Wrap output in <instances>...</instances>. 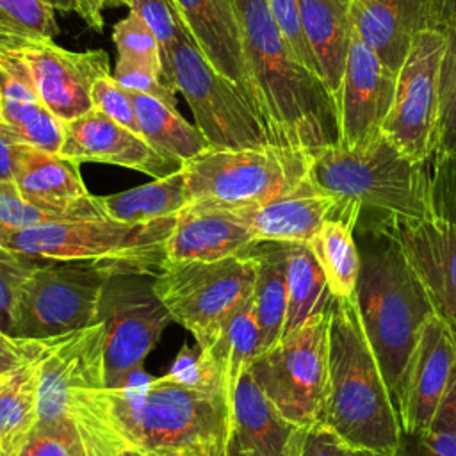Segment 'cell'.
<instances>
[{
    "mask_svg": "<svg viewBox=\"0 0 456 456\" xmlns=\"http://www.w3.org/2000/svg\"><path fill=\"white\" fill-rule=\"evenodd\" d=\"M75 403L146 449L171 456H228L232 404L223 385L192 387L137 369L119 387L84 392Z\"/></svg>",
    "mask_w": 456,
    "mask_h": 456,
    "instance_id": "obj_1",
    "label": "cell"
},
{
    "mask_svg": "<svg viewBox=\"0 0 456 456\" xmlns=\"http://www.w3.org/2000/svg\"><path fill=\"white\" fill-rule=\"evenodd\" d=\"M255 110L271 144L317 151L338 142L337 102L281 34L267 0H233Z\"/></svg>",
    "mask_w": 456,
    "mask_h": 456,
    "instance_id": "obj_2",
    "label": "cell"
},
{
    "mask_svg": "<svg viewBox=\"0 0 456 456\" xmlns=\"http://www.w3.org/2000/svg\"><path fill=\"white\" fill-rule=\"evenodd\" d=\"M354 232L360 249L354 303L395 408L411 353L436 312L401 246L372 217L360 214Z\"/></svg>",
    "mask_w": 456,
    "mask_h": 456,
    "instance_id": "obj_3",
    "label": "cell"
},
{
    "mask_svg": "<svg viewBox=\"0 0 456 456\" xmlns=\"http://www.w3.org/2000/svg\"><path fill=\"white\" fill-rule=\"evenodd\" d=\"M330 383L322 422L349 447L395 454L401 424L354 297H331Z\"/></svg>",
    "mask_w": 456,
    "mask_h": 456,
    "instance_id": "obj_4",
    "label": "cell"
},
{
    "mask_svg": "<svg viewBox=\"0 0 456 456\" xmlns=\"http://www.w3.org/2000/svg\"><path fill=\"white\" fill-rule=\"evenodd\" d=\"M308 180L362 210L433 217L426 162L410 159L383 130L356 146L331 144L314 151Z\"/></svg>",
    "mask_w": 456,
    "mask_h": 456,
    "instance_id": "obj_5",
    "label": "cell"
},
{
    "mask_svg": "<svg viewBox=\"0 0 456 456\" xmlns=\"http://www.w3.org/2000/svg\"><path fill=\"white\" fill-rule=\"evenodd\" d=\"M176 217L150 223H123L105 216L64 219L0 232V246L37 258L87 260L155 276L166 260L164 248Z\"/></svg>",
    "mask_w": 456,
    "mask_h": 456,
    "instance_id": "obj_6",
    "label": "cell"
},
{
    "mask_svg": "<svg viewBox=\"0 0 456 456\" xmlns=\"http://www.w3.org/2000/svg\"><path fill=\"white\" fill-rule=\"evenodd\" d=\"M256 260L251 249L212 262L164 260L153 289L173 322L182 324L207 353L230 317L251 297Z\"/></svg>",
    "mask_w": 456,
    "mask_h": 456,
    "instance_id": "obj_7",
    "label": "cell"
},
{
    "mask_svg": "<svg viewBox=\"0 0 456 456\" xmlns=\"http://www.w3.org/2000/svg\"><path fill=\"white\" fill-rule=\"evenodd\" d=\"M310 159V151L278 144L246 150L208 148L183 164L191 205H260L305 182Z\"/></svg>",
    "mask_w": 456,
    "mask_h": 456,
    "instance_id": "obj_8",
    "label": "cell"
},
{
    "mask_svg": "<svg viewBox=\"0 0 456 456\" xmlns=\"http://www.w3.org/2000/svg\"><path fill=\"white\" fill-rule=\"evenodd\" d=\"M121 271L128 269L87 260L39 258L18 292L9 337L41 338L96 322L103 290L110 276Z\"/></svg>",
    "mask_w": 456,
    "mask_h": 456,
    "instance_id": "obj_9",
    "label": "cell"
},
{
    "mask_svg": "<svg viewBox=\"0 0 456 456\" xmlns=\"http://www.w3.org/2000/svg\"><path fill=\"white\" fill-rule=\"evenodd\" d=\"M249 370L289 420L303 428L322 422L330 383L328 310L310 317L262 351Z\"/></svg>",
    "mask_w": 456,
    "mask_h": 456,
    "instance_id": "obj_10",
    "label": "cell"
},
{
    "mask_svg": "<svg viewBox=\"0 0 456 456\" xmlns=\"http://www.w3.org/2000/svg\"><path fill=\"white\" fill-rule=\"evenodd\" d=\"M167 77L185 98L210 148L246 150L271 144L246 93L207 61L191 34L176 41Z\"/></svg>",
    "mask_w": 456,
    "mask_h": 456,
    "instance_id": "obj_11",
    "label": "cell"
},
{
    "mask_svg": "<svg viewBox=\"0 0 456 456\" xmlns=\"http://www.w3.org/2000/svg\"><path fill=\"white\" fill-rule=\"evenodd\" d=\"M23 360L37 376V419L69 417L73 401L89 390L105 388V324L89 326L41 338H14Z\"/></svg>",
    "mask_w": 456,
    "mask_h": 456,
    "instance_id": "obj_12",
    "label": "cell"
},
{
    "mask_svg": "<svg viewBox=\"0 0 456 456\" xmlns=\"http://www.w3.org/2000/svg\"><path fill=\"white\" fill-rule=\"evenodd\" d=\"M105 324V387H119L159 344L173 321L153 289V274L114 273L100 301Z\"/></svg>",
    "mask_w": 456,
    "mask_h": 456,
    "instance_id": "obj_13",
    "label": "cell"
},
{
    "mask_svg": "<svg viewBox=\"0 0 456 456\" xmlns=\"http://www.w3.org/2000/svg\"><path fill=\"white\" fill-rule=\"evenodd\" d=\"M445 50L444 28L419 32L397 71L394 102L381 130L415 162L436 150L438 82Z\"/></svg>",
    "mask_w": 456,
    "mask_h": 456,
    "instance_id": "obj_14",
    "label": "cell"
},
{
    "mask_svg": "<svg viewBox=\"0 0 456 456\" xmlns=\"http://www.w3.org/2000/svg\"><path fill=\"white\" fill-rule=\"evenodd\" d=\"M4 52L16 59L39 100L62 123L93 109V84L109 75V55L103 50L71 52L52 41H37Z\"/></svg>",
    "mask_w": 456,
    "mask_h": 456,
    "instance_id": "obj_15",
    "label": "cell"
},
{
    "mask_svg": "<svg viewBox=\"0 0 456 456\" xmlns=\"http://www.w3.org/2000/svg\"><path fill=\"white\" fill-rule=\"evenodd\" d=\"M376 224L403 249L433 308L456 335V224L372 212Z\"/></svg>",
    "mask_w": 456,
    "mask_h": 456,
    "instance_id": "obj_16",
    "label": "cell"
},
{
    "mask_svg": "<svg viewBox=\"0 0 456 456\" xmlns=\"http://www.w3.org/2000/svg\"><path fill=\"white\" fill-rule=\"evenodd\" d=\"M397 73L353 30L346 69L335 96L338 112V142L356 146L381 132L394 102Z\"/></svg>",
    "mask_w": 456,
    "mask_h": 456,
    "instance_id": "obj_17",
    "label": "cell"
},
{
    "mask_svg": "<svg viewBox=\"0 0 456 456\" xmlns=\"http://www.w3.org/2000/svg\"><path fill=\"white\" fill-rule=\"evenodd\" d=\"M456 378V335L438 315L424 326L395 403L404 433L422 435Z\"/></svg>",
    "mask_w": 456,
    "mask_h": 456,
    "instance_id": "obj_18",
    "label": "cell"
},
{
    "mask_svg": "<svg viewBox=\"0 0 456 456\" xmlns=\"http://www.w3.org/2000/svg\"><path fill=\"white\" fill-rule=\"evenodd\" d=\"M64 141L59 155L75 162H103L146 173L153 178L178 171L180 160L164 157L144 137L91 109L64 121Z\"/></svg>",
    "mask_w": 456,
    "mask_h": 456,
    "instance_id": "obj_19",
    "label": "cell"
},
{
    "mask_svg": "<svg viewBox=\"0 0 456 456\" xmlns=\"http://www.w3.org/2000/svg\"><path fill=\"white\" fill-rule=\"evenodd\" d=\"M78 162L28 144H18L12 182L30 203L59 212L68 219L102 217L98 196L80 176Z\"/></svg>",
    "mask_w": 456,
    "mask_h": 456,
    "instance_id": "obj_20",
    "label": "cell"
},
{
    "mask_svg": "<svg viewBox=\"0 0 456 456\" xmlns=\"http://www.w3.org/2000/svg\"><path fill=\"white\" fill-rule=\"evenodd\" d=\"M354 201L315 187L308 178L292 191L260 205L230 208L249 228L256 242L308 244L321 226Z\"/></svg>",
    "mask_w": 456,
    "mask_h": 456,
    "instance_id": "obj_21",
    "label": "cell"
},
{
    "mask_svg": "<svg viewBox=\"0 0 456 456\" xmlns=\"http://www.w3.org/2000/svg\"><path fill=\"white\" fill-rule=\"evenodd\" d=\"M232 438L249 456H301L306 429L289 420L248 369L230 395Z\"/></svg>",
    "mask_w": 456,
    "mask_h": 456,
    "instance_id": "obj_22",
    "label": "cell"
},
{
    "mask_svg": "<svg viewBox=\"0 0 456 456\" xmlns=\"http://www.w3.org/2000/svg\"><path fill=\"white\" fill-rule=\"evenodd\" d=\"M356 36L392 71H399L415 36L438 28L429 0H351Z\"/></svg>",
    "mask_w": 456,
    "mask_h": 456,
    "instance_id": "obj_23",
    "label": "cell"
},
{
    "mask_svg": "<svg viewBox=\"0 0 456 456\" xmlns=\"http://www.w3.org/2000/svg\"><path fill=\"white\" fill-rule=\"evenodd\" d=\"M256 240L230 208L189 205L166 240V260L212 262L239 255Z\"/></svg>",
    "mask_w": 456,
    "mask_h": 456,
    "instance_id": "obj_24",
    "label": "cell"
},
{
    "mask_svg": "<svg viewBox=\"0 0 456 456\" xmlns=\"http://www.w3.org/2000/svg\"><path fill=\"white\" fill-rule=\"evenodd\" d=\"M0 126L20 144L59 153L62 121L39 100L16 59L0 50Z\"/></svg>",
    "mask_w": 456,
    "mask_h": 456,
    "instance_id": "obj_25",
    "label": "cell"
},
{
    "mask_svg": "<svg viewBox=\"0 0 456 456\" xmlns=\"http://www.w3.org/2000/svg\"><path fill=\"white\" fill-rule=\"evenodd\" d=\"M207 61L233 80L253 103L249 75L233 0H175ZM255 107V105H253Z\"/></svg>",
    "mask_w": 456,
    "mask_h": 456,
    "instance_id": "obj_26",
    "label": "cell"
},
{
    "mask_svg": "<svg viewBox=\"0 0 456 456\" xmlns=\"http://www.w3.org/2000/svg\"><path fill=\"white\" fill-rule=\"evenodd\" d=\"M301 27L319 68V77L333 94L340 89L353 37L351 0H297Z\"/></svg>",
    "mask_w": 456,
    "mask_h": 456,
    "instance_id": "obj_27",
    "label": "cell"
},
{
    "mask_svg": "<svg viewBox=\"0 0 456 456\" xmlns=\"http://www.w3.org/2000/svg\"><path fill=\"white\" fill-rule=\"evenodd\" d=\"M360 214L362 207L358 203L347 205L338 216L328 219L308 242L335 297H354L360 274V249L354 230Z\"/></svg>",
    "mask_w": 456,
    "mask_h": 456,
    "instance_id": "obj_28",
    "label": "cell"
},
{
    "mask_svg": "<svg viewBox=\"0 0 456 456\" xmlns=\"http://www.w3.org/2000/svg\"><path fill=\"white\" fill-rule=\"evenodd\" d=\"M98 203L105 217L123 223H150L178 216L191 205L185 169L182 166L178 171L139 187L98 196Z\"/></svg>",
    "mask_w": 456,
    "mask_h": 456,
    "instance_id": "obj_29",
    "label": "cell"
},
{
    "mask_svg": "<svg viewBox=\"0 0 456 456\" xmlns=\"http://www.w3.org/2000/svg\"><path fill=\"white\" fill-rule=\"evenodd\" d=\"M141 135L164 157L185 164L210 148L207 137L196 125H191L176 107L144 93L128 91Z\"/></svg>",
    "mask_w": 456,
    "mask_h": 456,
    "instance_id": "obj_30",
    "label": "cell"
},
{
    "mask_svg": "<svg viewBox=\"0 0 456 456\" xmlns=\"http://www.w3.org/2000/svg\"><path fill=\"white\" fill-rule=\"evenodd\" d=\"M251 253L256 260L253 303L262 331L264 351L281 335L287 315V255L285 242H255Z\"/></svg>",
    "mask_w": 456,
    "mask_h": 456,
    "instance_id": "obj_31",
    "label": "cell"
},
{
    "mask_svg": "<svg viewBox=\"0 0 456 456\" xmlns=\"http://www.w3.org/2000/svg\"><path fill=\"white\" fill-rule=\"evenodd\" d=\"M287 255V315L283 335L310 317L328 310L331 292L314 251L303 242H285ZM281 335V337H283Z\"/></svg>",
    "mask_w": 456,
    "mask_h": 456,
    "instance_id": "obj_32",
    "label": "cell"
},
{
    "mask_svg": "<svg viewBox=\"0 0 456 456\" xmlns=\"http://www.w3.org/2000/svg\"><path fill=\"white\" fill-rule=\"evenodd\" d=\"M262 351V331L251 294V297L230 317L216 344L207 353H201V356L217 369L230 397L240 376Z\"/></svg>",
    "mask_w": 456,
    "mask_h": 456,
    "instance_id": "obj_33",
    "label": "cell"
},
{
    "mask_svg": "<svg viewBox=\"0 0 456 456\" xmlns=\"http://www.w3.org/2000/svg\"><path fill=\"white\" fill-rule=\"evenodd\" d=\"M0 456H86L71 417L62 420L37 419L30 428L2 438Z\"/></svg>",
    "mask_w": 456,
    "mask_h": 456,
    "instance_id": "obj_34",
    "label": "cell"
},
{
    "mask_svg": "<svg viewBox=\"0 0 456 456\" xmlns=\"http://www.w3.org/2000/svg\"><path fill=\"white\" fill-rule=\"evenodd\" d=\"M53 11L43 0H0V50L52 41L59 34Z\"/></svg>",
    "mask_w": 456,
    "mask_h": 456,
    "instance_id": "obj_35",
    "label": "cell"
},
{
    "mask_svg": "<svg viewBox=\"0 0 456 456\" xmlns=\"http://www.w3.org/2000/svg\"><path fill=\"white\" fill-rule=\"evenodd\" d=\"M37 420V376L30 362L0 372V436L20 433Z\"/></svg>",
    "mask_w": 456,
    "mask_h": 456,
    "instance_id": "obj_36",
    "label": "cell"
},
{
    "mask_svg": "<svg viewBox=\"0 0 456 456\" xmlns=\"http://www.w3.org/2000/svg\"><path fill=\"white\" fill-rule=\"evenodd\" d=\"M69 417L78 429L86 456H171L132 442L82 404L75 403Z\"/></svg>",
    "mask_w": 456,
    "mask_h": 456,
    "instance_id": "obj_37",
    "label": "cell"
},
{
    "mask_svg": "<svg viewBox=\"0 0 456 456\" xmlns=\"http://www.w3.org/2000/svg\"><path fill=\"white\" fill-rule=\"evenodd\" d=\"M445 50L438 82V126L435 155L456 153V21L444 27Z\"/></svg>",
    "mask_w": 456,
    "mask_h": 456,
    "instance_id": "obj_38",
    "label": "cell"
},
{
    "mask_svg": "<svg viewBox=\"0 0 456 456\" xmlns=\"http://www.w3.org/2000/svg\"><path fill=\"white\" fill-rule=\"evenodd\" d=\"M123 5L130 9V12H135L144 20V23L151 28L155 34L160 55H162V68L167 77L169 73V62H171V52L176 45V41L191 34L182 12L175 0H123ZM169 80V77H167ZM171 82V80H169Z\"/></svg>",
    "mask_w": 456,
    "mask_h": 456,
    "instance_id": "obj_39",
    "label": "cell"
},
{
    "mask_svg": "<svg viewBox=\"0 0 456 456\" xmlns=\"http://www.w3.org/2000/svg\"><path fill=\"white\" fill-rule=\"evenodd\" d=\"M112 39L118 50V61L148 68L166 77L159 41L141 16L130 12L126 18L118 21Z\"/></svg>",
    "mask_w": 456,
    "mask_h": 456,
    "instance_id": "obj_40",
    "label": "cell"
},
{
    "mask_svg": "<svg viewBox=\"0 0 456 456\" xmlns=\"http://www.w3.org/2000/svg\"><path fill=\"white\" fill-rule=\"evenodd\" d=\"M39 258L0 246V331L11 333L18 292Z\"/></svg>",
    "mask_w": 456,
    "mask_h": 456,
    "instance_id": "obj_41",
    "label": "cell"
},
{
    "mask_svg": "<svg viewBox=\"0 0 456 456\" xmlns=\"http://www.w3.org/2000/svg\"><path fill=\"white\" fill-rule=\"evenodd\" d=\"M64 219L68 217L59 212L41 208L23 198L12 180L0 182V232L25 230Z\"/></svg>",
    "mask_w": 456,
    "mask_h": 456,
    "instance_id": "obj_42",
    "label": "cell"
},
{
    "mask_svg": "<svg viewBox=\"0 0 456 456\" xmlns=\"http://www.w3.org/2000/svg\"><path fill=\"white\" fill-rule=\"evenodd\" d=\"M433 157L435 164L429 173L431 214L456 224V153Z\"/></svg>",
    "mask_w": 456,
    "mask_h": 456,
    "instance_id": "obj_43",
    "label": "cell"
},
{
    "mask_svg": "<svg viewBox=\"0 0 456 456\" xmlns=\"http://www.w3.org/2000/svg\"><path fill=\"white\" fill-rule=\"evenodd\" d=\"M91 100H93V109L103 112L116 123H119L141 135V128L137 123V116H135V109H134L130 93H128V89L119 86L112 75H103L94 80L93 91H91Z\"/></svg>",
    "mask_w": 456,
    "mask_h": 456,
    "instance_id": "obj_44",
    "label": "cell"
},
{
    "mask_svg": "<svg viewBox=\"0 0 456 456\" xmlns=\"http://www.w3.org/2000/svg\"><path fill=\"white\" fill-rule=\"evenodd\" d=\"M420 436L436 454L456 456V378L436 406L428 429Z\"/></svg>",
    "mask_w": 456,
    "mask_h": 456,
    "instance_id": "obj_45",
    "label": "cell"
},
{
    "mask_svg": "<svg viewBox=\"0 0 456 456\" xmlns=\"http://www.w3.org/2000/svg\"><path fill=\"white\" fill-rule=\"evenodd\" d=\"M267 5L285 36L287 43L290 45L296 59L308 68L312 73L319 77V68L314 59V53L306 43L303 27H301V18H299V4L297 0H267ZM321 78V77H319Z\"/></svg>",
    "mask_w": 456,
    "mask_h": 456,
    "instance_id": "obj_46",
    "label": "cell"
},
{
    "mask_svg": "<svg viewBox=\"0 0 456 456\" xmlns=\"http://www.w3.org/2000/svg\"><path fill=\"white\" fill-rule=\"evenodd\" d=\"M112 77L119 86H123L128 91L144 93V94H150L153 98H159V100L176 107L175 86L164 75H160L153 69L118 61Z\"/></svg>",
    "mask_w": 456,
    "mask_h": 456,
    "instance_id": "obj_47",
    "label": "cell"
},
{
    "mask_svg": "<svg viewBox=\"0 0 456 456\" xmlns=\"http://www.w3.org/2000/svg\"><path fill=\"white\" fill-rule=\"evenodd\" d=\"M346 445L324 422L306 429L301 456H347Z\"/></svg>",
    "mask_w": 456,
    "mask_h": 456,
    "instance_id": "obj_48",
    "label": "cell"
},
{
    "mask_svg": "<svg viewBox=\"0 0 456 456\" xmlns=\"http://www.w3.org/2000/svg\"><path fill=\"white\" fill-rule=\"evenodd\" d=\"M18 144H20V142H16V141L0 126V182L12 180Z\"/></svg>",
    "mask_w": 456,
    "mask_h": 456,
    "instance_id": "obj_49",
    "label": "cell"
},
{
    "mask_svg": "<svg viewBox=\"0 0 456 456\" xmlns=\"http://www.w3.org/2000/svg\"><path fill=\"white\" fill-rule=\"evenodd\" d=\"M80 2V16L86 20L89 27L94 30H102L103 27V18L102 11L109 5H121L123 0H78Z\"/></svg>",
    "mask_w": 456,
    "mask_h": 456,
    "instance_id": "obj_50",
    "label": "cell"
},
{
    "mask_svg": "<svg viewBox=\"0 0 456 456\" xmlns=\"http://www.w3.org/2000/svg\"><path fill=\"white\" fill-rule=\"evenodd\" d=\"M394 456H440L436 454L424 440L420 435L413 433H401L399 445L395 449Z\"/></svg>",
    "mask_w": 456,
    "mask_h": 456,
    "instance_id": "obj_51",
    "label": "cell"
},
{
    "mask_svg": "<svg viewBox=\"0 0 456 456\" xmlns=\"http://www.w3.org/2000/svg\"><path fill=\"white\" fill-rule=\"evenodd\" d=\"M23 362L12 337L0 331V372L11 370Z\"/></svg>",
    "mask_w": 456,
    "mask_h": 456,
    "instance_id": "obj_52",
    "label": "cell"
},
{
    "mask_svg": "<svg viewBox=\"0 0 456 456\" xmlns=\"http://www.w3.org/2000/svg\"><path fill=\"white\" fill-rule=\"evenodd\" d=\"M43 2L48 4L53 9H59V11L80 12V2L78 0H43Z\"/></svg>",
    "mask_w": 456,
    "mask_h": 456,
    "instance_id": "obj_53",
    "label": "cell"
},
{
    "mask_svg": "<svg viewBox=\"0 0 456 456\" xmlns=\"http://www.w3.org/2000/svg\"><path fill=\"white\" fill-rule=\"evenodd\" d=\"M429 2H431V5H433L435 16H436V21H438V28H442L444 12H445V7H447V2H449V0H429Z\"/></svg>",
    "mask_w": 456,
    "mask_h": 456,
    "instance_id": "obj_54",
    "label": "cell"
},
{
    "mask_svg": "<svg viewBox=\"0 0 456 456\" xmlns=\"http://www.w3.org/2000/svg\"><path fill=\"white\" fill-rule=\"evenodd\" d=\"M347 456H392V454H385V452H379V451H372V449L349 447V449H347Z\"/></svg>",
    "mask_w": 456,
    "mask_h": 456,
    "instance_id": "obj_55",
    "label": "cell"
},
{
    "mask_svg": "<svg viewBox=\"0 0 456 456\" xmlns=\"http://www.w3.org/2000/svg\"><path fill=\"white\" fill-rule=\"evenodd\" d=\"M451 21H456V0H449V2H447L445 12H444L442 28H444L447 23H451Z\"/></svg>",
    "mask_w": 456,
    "mask_h": 456,
    "instance_id": "obj_56",
    "label": "cell"
},
{
    "mask_svg": "<svg viewBox=\"0 0 456 456\" xmlns=\"http://www.w3.org/2000/svg\"><path fill=\"white\" fill-rule=\"evenodd\" d=\"M228 456H249L248 452H244L235 442H233V438L230 440V445H228Z\"/></svg>",
    "mask_w": 456,
    "mask_h": 456,
    "instance_id": "obj_57",
    "label": "cell"
},
{
    "mask_svg": "<svg viewBox=\"0 0 456 456\" xmlns=\"http://www.w3.org/2000/svg\"><path fill=\"white\" fill-rule=\"evenodd\" d=\"M0 452H2V436H0Z\"/></svg>",
    "mask_w": 456,
    "mask_h": 456,
    "instance_id": "obj_58",
    "label": "cell"
}]
</instances>
